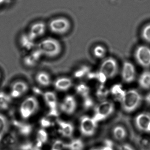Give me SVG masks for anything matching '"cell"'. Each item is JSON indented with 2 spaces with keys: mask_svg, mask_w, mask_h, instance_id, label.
I'll list each match as a JSON object with an SVG mask.
<instances>
[{
  "mask_svg": "<svg viewBox=\"0 0 150 150\" xmlns=\"http://www.w3.org/2000/svg\"><path fill=\"white\" fill-rule=\"evenodd\" d=\"M110 92L113 95L116 97L117 100L121 101L125 95L126 91L122 89V87L121 84H115L111 87Z\"/></svg>",
  "mask_w": 150,
  "mask_h": 150,
  "instance_id": "44dd1931",
  "label": "cell"
},
{
  "mask_svg": "<svg viewBox=\"0 0 150 150\" xmlns=\"http://www.w3.org/2000/svg\"><path fill=\"white\" fill-rule=\"evenodd\" d=\"M142 100L141 95L135 89H130L126 92L121 100L122 107L126 112L134 111L140 105Z\"/></svg>",
  "mask_w": 150,
  "mask_h": 150,
  "instance_id": "3957f363",
  "label": "cell"
},
{
  "mask_svg": "<svg viewBox=\"0 0 150 150\" xmlns=\"http://www.w3.org/2000/svg\"><path fill=\"white\" fill-rule=\"evenodd\" d=\"M89 72V69L87 67H83L79 70H78L74 73V76L76 78H81L85 76V74Z\"/></svg>",
  "mask_w": 150,
  "mask_h": 150,
  "instance_id": "f1b7e54d",
  "label": "cell"
},
{
  "mask_svg": "<svg viewBox=\"0 0 150 150\" xmlns=\"http://www.w3.org/2000/svg\"><path fill=\"white\" fill-rule=\"evenodd\" d=\"M97 123L93 118L86 116L82 117L80 126L81 133L84 136H92L95 132Z\"/></svg>",
  "mask_w": 150,
  "mask_h": 150,
  "instance_id": "52a82bcc",
  "label": "cell"
},
{
  "mask_svg": "<svg viewBox=\"0 0 150 150\" xmlns=\"http://www.w3.org/2000/svg\"><path fill=\"white\" fill-rule=\"evenodd\" d=\"M109 93V90L103 84H101L98 87L96 94L98 99L103 100L108 96Z\"/></svg>",
  "mask_w": 150,
  "mask_h": 150,
  "instance_id": "d4e9b609",
  "label": "cell"
},
{
  "mask_svg": "<svg viewBox=\"0 0 150 150\" xmlns=\"http://www.w3.org/2000/svg\"><path fill=\"white\" fill-rule=\"evenodd\" d=\"M91 150H102L101 148H95L91 149Z\"/></svg>",
  "mask_w": 150,
  "mask_h": 150,
  "instance_id": "74e56055",
  "label": "cell"
},
{
  "mask_svg": "<svg viewBox=\"0 0 150 150\" xmlns=\"http://www.w3.org/2000/svg\"><path fill=\"white\" fill-rule=\"evenodd\" d=\"M102 150H114L113 147H109V146H103V147H101Z\"/></svg>",
  "mask_w": 150,
  "mask_h": 150,
  "instance_id": "e575fe53",
  "label": "cell"
},
{
  "mask_svg": "<svg viewBox=\"0 0 150 150\" xmlns=\"http://www.w3.org/2000/svg\"><path fill=\"white\" fill-rule=\"evenodd\" d=\"M118 70L117 63L115 59L109 58L103 61L100 71L103 73L108 78H112L116 74Z\"/></svg>",
  "mask_w": 150,
  "mask_h": 150,
  "instance_id": "8992f818",
  "label": "cell"
},
{
  "mask_svg": "<svg viewBox=\"0 0 150 150\" xmlns=\"http://www.w3.org/2000/svg\"><path fill=\"white\" fill-rule=\"evenodd\" d=\"M107 79H108V78H107V76L103 73L100 71L96 73V79L98 80L99 82L101 83V84L103 85V84L105 83L106 81H107Z\"/></svg>",
  "mask_w": 150,
  "mask_h": 150,
  "instance_id": "1f68e13d",
  "label": "cell"
},
{
  "mask_svg": "<svg viewBox=\"0 0 150 150\" xmlns=\"http://www.w3.org/2000/svg\"><path fill=\"white\" fill-rule=\"evenodd\" d=\"M114 109V104L111 102L106 101L103 102L96 107L95 112L106 118L113 113Z\"/></svg>",
  "mask_w": 150,
  "mask_h": 150,
  "instance_id": "7c38bea8",
  "label": "cell"
},
{
  "mask_svg": "<svg viewBox=\"0 0 150 150\" xmlns=\"http://www.w3.org/2000/svg\"><path fill=\"white\" fill-rule=\"evenodd\" d=\"M35 79L40 86L44 87L49 86L51 84V78L50 74L46 72L41 71L38 73L36 75Z\"/></svg>",
  "mask_w": 150,
  "mask_h": 150,
  "instance_id": "2e32d148",
  "label": "cell"
},
{
  "mask_svg": "<svg viewBox=\"0 0 150 150\" xmlns=\"http://www.w3.org/2000/svg\"><path fill=\"white\" fill-rule=\"evenodd\" d=\"M77 93L83 97H87L90 92L89 88L84 83H81L76 87Z\"/></svg>",
  "mask_w": 150,
  "mask_h": 150,
  "instance_id": "cb8c5ba5",
  "label": "cell"
},
{
  "mask_svg": "<svg viewBox=\"0 0 150 150\" xmlns=\"http://www.w3.org/2000/svg\"><path fill=\"white\" fill-rule=\"evenodd\" d=\"M3 1H4V0H0V6L3 3Z\"/></svg>",
  "mask_w": 150,
  "mask_h": 150,
  "instance_id": "f35d334b",
  "label": "cell"
},
{
  "mask_svg": "<svg viewBox=\"0 0 150 150\" xmlns=\"http://www.w3.org/2000/svg\"><path fill=\"white\" fill-rule=\"evenodd\" d=\"M71 26L69 20L64 17H60L52 20L48 24V28L52 33L62 35L70 30Z\"/></svg>",
  "mask_w": 150,
  "mask_h": 150,
  "instance_id": "277c9868",
  "label": "cell"
},
{
  "mask_svg": "<svg viewBox=\"0 0 150 150\" xmlns=\"http://www.w3.org/2000/svg\"><path fill=\"white\" fill-rule=\"evenodd\" d=\"M8 127V122L7 118L4 115L0 114V141L6 133Z\"/></svg>",
  "mask_w": 150,
  "mask_h": 150,
  "instance_id": "7402d4cb",
  "label": "cell"
},
{
  "mask_svg": "<svg viewBox=\"0 0 150 150\" xmlns=\"http://www.w3.org/2000/svg\"><path fill=\"white\" fill-rule=\"evenodd\" d=\"M93 53L96 57L102 58L104 57L106 54V50L102 45H98L94 48Z\"/></svg>",
  "mask_w": 150,
  "mask_h": 150,
  "instance_id": "484cf974",
  "label": "cell"
},
{
  "mask_svg": "<svg viewBox=\"0 0 150 150\" xmlns=\"http://www.w3.org/2000/svg\"><path fill=\"white\" fill-rule=\"evenodd\" d=\"M38 49L42 55L47 57L54 58L60 54L62 47L58 40L53 38L48 37L40 41Z\"/></svg>",
  "mask_w": 150,
  "mask_h": 150,
  "instance_id": "6da1fadb",
  "label": "cell"
},
{
  "mask_svg": "<svg viewBox=\"0 0 150 150\" xmlns=\"http://www.w3.org/2000/svg\"><path fill=\"white\" fill-rule=\"evenodd\" d=\"M136 71L133 65L130 62L124 63L122 70V79L126 83H131L135 78Z\"/></svg>",
  "mask_w": 150,
  "mask_h": 150,
  "instance_id": "9c48e42d",
  "label": "cell"
},
{
  "mask_svg": "<svg viewBox=\"0 0 150 150\" xmlns=\"http://www.w3.org/2000/svg\"><path fill=\"white\" fill-rule=\"evenodd\" d=\"M77 103L75 98L71 95L67 96L64 98L60 105L61 111L68 115L74 113L76 109Z\"/></svg>",
  "mask_w": 150,
  "mask_h": 150,
  "instance_id": "30bf717a",
  "label": "cell"
},
{
  "mask_svg": "<svg viewBox=\"0 0 150 150\" xmlns=\"http://www.w3.org/2000/svg\"><path fill=\"white\" fill-rule=\"evenodd\" d=\"M150 123V115L147 113H141L136 117L135 124L138 129L142 131L146 132Z\"/></svg>",
  "mask_w": 150,
  "mask_h": 150,
  "instance_id": "5bb4252c",
  "label": "cell"
},
{
  "mask_svg": "<svg viewBox=\"0 0 150 150\" xmlns=\"http://www.w3.org/2000/svg\"><path fill=\"white\" fill-rule=\"evenodd\" d=\"M146 132H150V123L147 127V129H146Z\"/></svg>",
  "mask_w": 150,
  "mask_h": 150,
  "instance_id": "8d00e7d4",
  "label": "cell"
},
{
  "mask_svg": "<svg viewBox=\"0 0 150 150\" xmlns=\"http://www.w3.org/2000/svg\"><path fill=\"white\" fill-rule=\"evenodd\" d=\"M64 148H65V144H64V142L61 140H56L52 146V149L58 150H63Z\"/></svg>",
  "mask_w": 150,
  "mask_h": 150,
  "instance_id": "4dcf8cb0",
  "label": "cell"
},
{
  "mask_svg": "<svg viewBox=\"0 0 150 150\" xmlns=\"http://www.w3.org/2000/svg\"><path fill=\"white\" fill-rule=\"evenodd\" d=\"M72 85V81L70 79L65 77L57 79L53 84L55 89L59 91H67L71 87Z\"/></svg>",
  "mask_w": 150,
  "mask_h": 150,
  "instance_id": "9a60e30c",
  "label": "cell"
},
{
  "mask_svg": "<svg viewBox=\"0 0 150 150\" xmlns=\"http://www.w3.org/2000/svg\"><path fill=\"white\" fill-rule=\"evenodd\" d=\"M142 37L147 42L150 43V24L146 25L142 31Z\"/></svg>",
  "mask_w": 150,
  "mask_h": 150,
  "instance_id": "4316f807",
  "label": "cell"
},
{
  "mask_svg": "<svg viewBox=\"0 0 150 150\" xmlns=\"http://www.w3.org/2000/svg\"><path fill=\"white\" fill-rule=\"evenodd\" d=\"M28 89V86L25 81H17L11 85L9 94L12 98H19L25 95Z\"/></svg>",
  "mask_w": 150,
  "mask_h": 150,
  "instance_id": "ba28073f",
  "label": "cell"
},
{
  "mask_svg": "<svg viewBox=\"0 0 150 150\" xmlns=\"http://www.w3.org/2000/svg\"><path fill=\"white\" fill-rule=\"evenodd\" d=\"M118 150H135L129 144H124L121 145L118 147Z\"/></svg>",
  "mask_w": 150,
  "mask_h": 150,
  "instance_id": "d6a6232c",
  "label": "cell"
},
{
  "mask_svg": "<svg viewBox=\"0 0 150 150\" xmlns=\"http://www.w3.org/2000/svg\"><path fill=\"white\" fill-rule=\"evenodd\" d=\"M94 102L93 99L88 96L85 97L83 102V106L86 109H88L93 106Z\"/></svg>",
  "mask_w": 150,
  "mask_h": 150,
  "instance_id": "f546056e",
  "label": "cell"
},
{
  "mask_svg": "<svg viewBox=\"0 0 150 150\" xmlns=\"http://www.w3.org/2000/svg\"><path fill=\"white\" fill-rule=\"evenodd\" d=\"M43 98L47 106L52 112L57 115V98L55 93L52 91H47L44 94Z\"/></svg>",
  "mask_w": 150,
  "mask_h": 150,
  "instance_id": "4fadbf2b",
  "label": "cell"
},
{
  "mask_svg": "<svg viewBox=\"0 0 150 150\" xmlns=\"http://www.w3.org/2000/svg\"><path fill=\"white\" fill-rule=\"evenodd\" d=\"M145 100L147 103H150V93L148 94L146 96Z\"/></svg>",
  "mask_w": 150,
  "mask_h": 150,
  "instance_id": "d590c367",
  "label": "cell"
},
{
  "mask_svg": "<svg viewBox=\"0 0 150 150\" xmlns=\"http://www.w3.org/2000/svg\"><path fill=\"white\" fill-rule=\"evenodd\" d=\"M12 99L9 94L0 92V110H6L10 107Z\"/></svg>",
  "mask_w": 150,
  "mask_h": 150,
  "instance_id": "ac0fdd59",
  "label": "cell"
},
{
  "mask_svg": "<svg viewBox=\"0 0 150 150\" xmlns=\"http://www.w3.org/2000/svg\"><path fill=\"white\" fill-rule=\"evenodd\" d=\"M135 58L139 64L144 67H150V48L145 45H140L136 49Z\"/></svg>",
  "mask_w": 150,
  "mask_h": 150,
  "instance_id": "5b68a950",
  "label": "cell"
},
{
  "mask_svg": "<svg viewBox=\"0 0 150 150\" xmlns=\"http://www.w3.org/2000/svg\"><path fill=\"white\" fill-rule=\"evenodd\" d=\"M113 135L115 139L121 141L125 139L127 132L124 127L121 125H117L113 129Z\"/></svg>",
  "mask_w": 150,
  "mask_h": 150,
  "instance_id": "d6986e66",
  "label": "cell"
},
{
  "mask_svg": "<svg viewBox=\"0 0 150 150\" xmlns=\"http://www.w3.org/2000/svg\"><path fill=\"white\" fill-rule=\"evenodd\" d=\"M104 146H105L113 147V146H114V143L110 139H106L104 141Z\"/></svg>",
  "mask_w": 150,
  "mask_h": 150,
  "instance_id": "836d02e7",
  "label": "cell"
},
{
  "mask_svg": "<svg viewBox=\"0 0 150 150\" xmlns=\"http://www.w3.org/2000/svg\"><path fill=\"white\" fill-rule=\"evenodd\" d=\"M51 150H57V149H52V148Z\"/></svg>",
  "mask_w": 150,
  "mask_h": 150,
  "instance_id": "ab89813d",
  "label": "cell"
},
{
  "mask_svg": "<svg viewBox=\"0 0 150 150\" xmlns=\"http://www.w3.org/2000/svg\"><path fill=\"white\" fill-rule=\"evenodd\" d=\"M65 148L69 150H82L84 144L81 139H74L68 144H65Z\"/></svg>",
  "mask_w": 150,
  "mask_h": 150,
  "instance_id": "603a6c76",
  "label": "cell"
},
{
  "mask_svg": "<svg viewBox=\"0 0 150 150\" xmlns=\"http://www.w3.org/2000/svg\"><path fill=\"white\" fill-rule=\"evenodd\" d=\"M46 29L47 26L44 23L41 22L36 23L30 26L28 34L31 38L35 40L45 34Z\"/></svg>",
  "mask_w": 150,
  "mask_h": 150,
  "instance_id": "8fae6325",
  "label": "cell"
},
{
  "mask_svg": "<svg viewBox=\"0 0 150 150\" xmlns=\"http://www.w3.org/2000/svg\"><path fill=\"white\" fill-rule=\"evenodd\" d=\"M47 133L44 130H40L37 135L38 141V143L42 144L45 143L47 139Z\"/></svg>",
  "mask_w": 150,
  "mask_h": 150,
  "instance_id": "83f0119b",
  "label": "cell"
},
{
  "mask_svg": "<svg viewBox=\"0 0 150 150\" xmlns=\"http://www.w3.org/2000/svg\"><path fill=\"white\" fill-rule=\"evenodd\" d=\"M39 102L34 96H29L25 98L20 104L19 114L23 119L27 120L32 117L39 109Z\"/></svg>",
  "mask_w": 150,
  "mask_h": 150,
  "instance_id": "7a4b0ae2",
  "label": "cell"
},
{
  "mask_svg": "<svg viewBox=\"0 0 150 150\" xmlns=\"http://www.w3.org/2000/svg\"><path fill=\"white\" fill-rule=\"evenodd\" d=\"M139 86L145 89L150 88V71H146L142 74L139 79Z\"/></svg>",
  "mask_w": 150,
  "mask_h": 150,
  "instance_id": "ffe728a7",
  "label": "cell"
},
{
  "mask_svg": "<svg viewBox=\"0 0 150 150\" xmlns=\"http://www.w3.org/2000/svg\"><path fill=\"white\" fill-rule=\"evenodd\" d=\"M58 124L60 134L67 137H71L74 131V126L71 124L64 121H59L58 122Z\"/></svg>",
  "mask_w": 150,
  "mask_h": 150,
  "instance_id": "e0dca14e",
  "label": "cell"
}]
</instances>
